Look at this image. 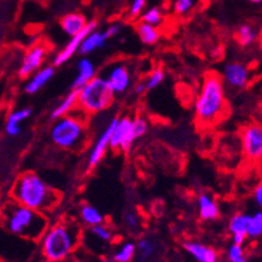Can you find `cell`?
<instances>
[{"instance_id": "18", "label": "cell", "mask_w": 262, "mask_h": 262, "mask_svg": "<svg viewBox=\"0 0 262 262\" xmlns=\"http://www.w3.org/2000/svg\"><path fill=\"white\" fill-rule=\"evenodd\" d=\"M246 225H248V214L235 213L229 220V231L231 234V242L235 245H245L246 242Z\"/></svg>"}, {"instance_id": "11", "label": "cell", "mask_w": 262, "mask_h": 262, "mask_svg": "<svg viewBox=\"0 0 262 262\" xmlns=\"http://www.w3.org/2000/svg\"><path fill=\"white\" fill-rule=\"evenodd\" d=\"M104 80L114 95L126 93L131 86L130 70L127 66L118 63V64L113 66L111 70H108Z\"/></svg>"}, {"instance_id": "30", "label": "cell", "mask_w": 262, "mask_h": 262, "mask_svg": "<svg viewBox=\"0 0 262 262\" xmlns=\"http://www.w3.org/2000/svg\"><path fill=\"white\" fill-rule=\"evenodd\" d=\"M122 221H123L124 228L127 229L128 231H133V233H137L142 226L141 215L134 210L126 211L123 214V220Z\"/></svg>"}, {"instance_id": "10", "label": "cell", "mask_w": 262, "mask_h": 262, "mask_svg": "<svg viewBox=\"0 0 262 262\" xmlns=\"http://www.w3.org/2000/svg\"><path fill=\"white\" fill-rule=\"evenodd\" d=\"M97 27H98V23L95 20L87 21V25L84 26V28H83L82 31L70 39V41L66 45L64 49L56 54L55 59H54V67H60V66H63L64 63L69 62L70 59L73 58L76 52L79 51V47L80 45H82L83 39L86 38L87 35H90L93 31H95Z\"/></svg>"}, {"instance_id": "36", "label": "cell", "mask_w": 262, "mask_h": 262, "mask_svg": "<svg viewBox=\"0 0 262 262\" xmlns=\"http://www.w3.org/2000/svg\"><path fill=\"white\" fill-rule=\"evenodd\" d=\"M146 0H133L130 7V16L137 17L142 14V11L145 10Z\"/></svg>"}, {"instance_id": "13", "label": "cell", "mask_w": 262, "mask_h": 262, "mask_svg": "<svg viewBox=\"0 0 262 262\" xmlns=\"http://www.w3.org/2000/svg\"><path fill=\"white\" fill-rule=\"evenodd\" d=\"M118 122V118H113L108 123H107L106 127L103 128V131L100 133V135L98 137L97 142L94 147L91 148L90 156H89V161H87V165L89 167H95V166L99 165V162L103 159V157L106 156L107 148H108V145H110V138L113 131H114L115 124Z\"/></svg>"}, {"instance_id": "35", "label": "cell", "mask_w": 262, "mask_h": 262, "mask_svg": "<svg viewBox=\"0 0 262 262\" xmlns=\"http://www.w3.org/2000/svg\"><path fill=\"white\" fill-rule=\"evenodd\" d=\"M194 6H195V0H177L174 8L178 15H186L189 11L193 10Z\"/></svg>"}, {"instance_id": "22", "label": "cell", "mask_w": 262, "mask_h": 262, "mask_svg": "<svg viewBox=\"0 0 262 262\" xmlns=\"http://www.w3.org/2000/svg\"><path fill=\"white\" fill-rule=\"evenodd\" d=\"M76 106H78V90H71L67 94V97L52 110L50 118L52 121H56L59 118L71 114Z\"/></svg>"}, {"instance_id": "33", "label": "cell", "mask_w": 262, "mask_h": 262, "mask_svg": "<svg viewBox=\"0 0 262 262\" xmlns=\"http://www.w3.org/2000/svg\"><path fill=\"white\" fill-rule=\"evenodd\" d=\"M131 128H133V134H134L135 141L141 139L145 137L148 130V123L143 117H135L131 121Z\"/></svg>"}, {"instance_id": "26", "label": "cell", "mask_w": 262, "mask_h": 262, "mask_svg": "<svg viewBox=\"0 0 262 262\" xmlns=\"http://www.w3.org/2000/svg\"><path fill=\"white\" fill-rule=\"evenodd\" d=\"M135 253H137L135 242H123L113 254V262H133L135 258Z\"/></svg>"}, {"instance_id": "5", "label": "cell", "mask_w": 262, "mask_h": 262, "mask_svg": "<svg viewBox=\"0 0 262 262\" xmlns=\"http://www.w3.org/2000/svg\"><path fill=\"white\" fill-rule=\"evenodd\" d=\"M50 138L54 145L63 150L78 151L86 146L89 133L84 121L71 113L54 121L50 131Z\"/></svg>"}, {"instance_id": "28", "label": "cell", "mask_w": 262, "mask_h": 262, "mask_svg": "<svg viewBox=\"0 0 262 262\" xmlns=\"http://www.w3.org/2000/svg\"><path fill=\"white\" fill-rule=\"evenodd\" d=\"M90 234L91 237H94V239H97L98 242L104 244V245H108L114 239V231L106 224H100L90 228Z\"/></svg>"}, {"instance_id": "9", "label": "cell", "mask_w": 262, "mask_h": 262, "mask_svg": "<svg viewBox=\"0 0 262 262\" xmlns=\"http://www.w3.org/2000/svg\"><path fill=\"white\" fill-rule=\"evenodd\" d=\"M221 79L233 90H244L250 82V70L244 63L230 62L224 67Z\"/></svg>"}, {"instance_id": "24", "label": "cell", "mask_w": 262, "mask_h": 262, "mask_svg": "<svg viewBox=\"0 0 262 262\" xmlns=\"http://www.w3.org/2000/svg\"><path fill=\"white\" fill-rule=\"evenodd\" d=\"M261 235H262V211L258 210L253 214H248L246 238H248V239H258Z\"/></svg>"}, {"instance_id": "27", "label": "cell", "mask_w": 262, "mask_h": 262, "mask_svg": "<svg viewBox=\"0 0 262 262\" xmlns=\"http://www.w3.org/2000/svg\"><path fill=\"white\" fill-rule=\"evenodd\" d=\"M257 36H258V32L252 25H242L238 28L237 41L242 47L252 46L257 40Z\"/></svg>"}, {"instance_id": "1", "label": "cell", "mask_w": 262, "mask_h": 262, "mask_svg": "<svg viewBox=\"0 0 262 262\" xmlns=\"http://www.w3.org/2000/svg\"><path fill=\"white\" fill-rule=\"evenodd\" d=\"M195 119L201 127H213L226 117L228 102L225 84L217 73H207L202 80L200 94L196 97Z\"/></svg>"}, {"instance_id": "6", "label": "cell", "mask_w": 262, "mask_h": 262, "mask_svg": "<svg viewBox=\"0 0 262 262\" xmlns=\"http://www.w3.org/2000/svg\"><path fill=\"white\" fill-rule=\"evenodd\" d=\"M114 98L104 78L95 76L78 91V107L86 114H99L113 104Z\"/></svg>"}, {"instance_id": "2", "label": "cell", "mask_w": 262, "mask_h": 262, "mask_svg": "<svg viewBox=\"0 0 262 262\" xmlns=\"http://www.w3.org/2000/svg\"><path fill=\"white\" fill-rule=\"evenodd\" d=\"M12 200L21 206L40 211L52 210L59 204L60 195L36 172L21 174L11 190Z\"/></svg>"}, {"instance_id": "20", "label": "cell", "mask_w": 262, "mask_h": 262, "mask_svg": "<svg viewBox=\"0 0 262 262\" xmlns=\"http://www.w3.org/2000/svg\"><path fill=\"white\" fill-rule=\"evenodd\" d=\"M110 38L111 35L108 34L107 30H104V31L102 32L95 30V31H93L90 35H87L86 38L83 39L82 45H80L79 47V54L83 56L90 55L94 51L102 49V47L106 45V41Z\"/></svg>"}, {"instance_id": "23", "label": "cell", "mask_w": 262, "mask_h": 262, "mask_svg": "<svg viewBox=\"0 0 262 262\" xmlns=\"http://www.w3.org/2000/svg\"><path fill=\"white\" fill-rule=\"evenodd\" d=\"M79 218H80V221H82L84 225H87L89 228H93V226H97V225L104 224L103 214L100 213L97 207L89 204H84L80 206Z\"/></svg>"}, {"instance_id": "16", "label": "cell", "mask_w": 262, "mask_h": 262, "mask_svg": "<svg viewBox=\"0 0 262 262\" xmlns=\"http://www.w3.org/2000/svg\"><path fill=\"white\" fill-rule=\"evenodd\" d=\"M76 67H78V74L71 84V90L79 91L83 86H86L87 83L97 76V67L89 58L79 59Z\"/></svg>"}, {"instance_id": "31", "label": "cell", "mask_w": 262, "mask_h": 262, "mask_svg": "<svg viewBox=\"0 0 262 262\" xmlns=\"http://www.w3.org/2000/svg\"><path fill=\"white\" fill-rule=\"evenodd\" d=\"M163 20V12L159 10L158 7H151L148 8L147 11H145L142 14V23H146V25L150 26H159Z\"/></svg>"}, {"instance_id": "39", "label": "cell", "mask_w": 262, "mask_h": 262, "mask_svg": "<svg viewBox=\"0 0 262 262\" xmlns=\"http://www.w3.org/2000/svg\"><path fill=\"white\" fill-rule=\"evenodd\" d=\"M134 91L135 94H138V95H141V94H143L146 91V86H145V82H139L135 84L134 87Z\"/></svg>"}, {"instance_id": "12", "label": "cell", "mask_w": 262, "mask_h": 262, "mask_svg": "<svg viewBox=\"0 0 262 262\" xmlns=\"http://www.w3.org/2000/svg\"><path fill=\"white\" fill-rule=\"evenodd\" d=\"M46 56H47V49L45 46L38 45L31 47L26 52L25 58L21 60V64L19 67V76L26 79V78L34 75L43 66Z\"/></svg>"}, {"instance_id": "14", "label": "cell", "mask_w": 262, "mask_h": 262, "mask_svg": "<svg viewBox=\"0 0 262 262\" xmlns=\"http://www.w3.org/2000/svg\"><path fill=\"white\" fill-rule=\"evenodd\" d=\"M183 250L191 257L195 262H218L220 257H218L217 250L211 246L206 245L204 242L194 241H185L182 244Z\"/></svg>"}, {"instance_id": "38", "label": "cell", "mask_w": 262, "mask_h": 262, "mask_svg": "<svg viewBox=\"0 0 262 262\" xmlns=\"http://www.w3.org/2000/svg\"><path fill=\"white\" fill-rule=\"evenodd\" d=\"M253 198H254L255 205L258 207L262 206V185H257V187L254 189V193H253Z\"/></svg>"}, {"instance_id": "25", "label": "cell", "mask_w": 262, "mask_h": 262, "mask_svg": "<svg viewBox=\"0 0 262 262\" xmlns=\"http://www.w3.org/2000/svg\"><path fill=\"white\" fill-rule=\"evenodd\" d=\"M137 32H138V36L142 43L147 46L156 45L157 41L159 40V38H161L158 28L154 27V26L142 23V21L138 25V27H137Z\"/></svg>"}, {"instance_id": "37", "label": "cell", "mask_w": 262, "mask_h": 262, "mask_svg": "<svg viewBox=\"0 0 262 262\" xmlns=\"http://www.w3.org/2000/svg\"><path fill=\"white\" fill-rule=\"evenodd\" d=\"M6 133L10 137H17L21 133V126L20 124H12V123H6Z\"/></svg>"}, {"instance_id": "40", "label": "cell", "mask_w": 262, "mask_h": 262, "mask_svg": "<svg viewBox=\"0 0 262 262\" xmlns=\"http://www.w3.org/2000/svg\"><path fill=\"white\" fill-rule=\"evenodd\" d=\"M250 2H252V3H261L262 0H250Z\"/></svg>"}, {"instance_id": "15", "label": "cell", "mask_w": 262, "mask_h": 262, "mask_svg": "<svg viewBox=\"0 0 262 262\" xmlns=\"http://www.w3.org/2000/svg\"><path fill=\"white\" fill-rule=\"evenodd\" d=\"M137 253L133 262H161V245L151 237H142L137 244Z\"/></svg>"}, {"instance_id": "4", "label": "cell", "mask_w": 262, "mask_h": 262, "mask_svg": "<svg viewBox=\"0 0 262 262\" xmlns=\"http://www.w3.org/2000/svg\"><path fill=\"white\" fill-rule=\"evenodd\" d=\"M80 229L74 222H58L41 235V253L49 262H60L71 255L79 244Z\"/></svg>"}, {"instance_id": "34", "label": "cell", "mask_w": 262, "mask_h": 262, "mask_svg": "<svg viewBox=\"0 0 262 262\" xmlns=\"http://www.w3.org/2000/svg\"><path fill=\"white\" fill-rule=\"evenodd\" d=\"M32 110L30 107H26V108H19L16 111H12L7 118V123L12 124H20L21 122L27 121L28 118L31 117Z\"/></svg>"}, {"instance_id": "17", "label": "cell", "mask_w": 262, "mask_h": 262, "mask_svg": "<svg viewBox=\"0 0 262 262\" xmlns=\"http://www.w3.org/2000/svg\"><path fill=\"white\" fill-rule=\"evenodd\" d=\"M196 205H198L200 217L204 221H215L220 217V206L211 194L206 191L201 193L196 198Z\"/></svg>"}, {"instance_id": "19", "label": "cell", "mask_w": 262, "mask_h": 262, "mask_svg": "<svg viewBox=\"0 0 262 262\" xmlns=\"http://www.w3.org/2000/svg\"><path fill=\"white\" fill-rule=\"evenodd\" d=\"M54 75H55V67L54 66H47V67L38 70L27 80L25 86V91L27 94H31V95L32 94H36L54 78Z\"/></svg>"}, {"instance_id": "29", "label": "cell", "mask_w": 262, "mask_h": 262, "mask_svg": "<svg viewBox=\"0 0 262 262\" xmlns=\"http://www.w3.org/2000/svg\"><path fill=\"white\" fill-rule=\"evenodd\" d=\"M226 261L228 262H248V255H246L244 245H235L231 244L226 250Z\"/></svg>"}, {"instance_id": "21", "label": "cell", "mask_w": 262, "mask_h": 262, "mask_svg": "<svg viewBox=\"0 0 262 262\" xmlns=\"http://www.w3.org/2000/svg\"><path fill=\"white\" fill-rule=\"evenodd\" d=\"M86 25V17L83 16L82 14H76V12L64 15L60 19V27H62L63 32L67 36H70V38H73L76 34H79Z\"/></svg>"}, {"instance_id": "7", "label": "cell", "mask_w": 262, "mask_h": 262, "mask_svg": "<svg viewBox=\"0 0 262 262\" xmlns=\"http://www.w3.org/2000/svg\"><path fill=\"white\" fill-rule=\"evenodd\" d=\"M242 150L246 158L258 162L262 158V128L259 124H249L242 130Z\"/></svg>"}, {"instance_id": "32", "label": "cell", "mask_w": 262, "mask_h": 262, "mask_svg": "<svg viewBox=\"0 0 262 262\" xmlns=\"http://www.w3.org/2000/svg\"><path fill=\"white\" fill-rule=\"evenodd\" d=\"M165 78H166V74L162 69L152 70L151 73H150V75L143 80L146 86V91L154 90V89L161 86V84L163 83V80H165Z\"/></svg>"}, {"instance_id": "3", "label": "cell", "mask_w": 262, "mask_h": 262, "mask_svg": "<svg viewBox=\"0 0 262 262\" xmlns=\"http://www.w3.org/2000/svg\"><path fill=\"white\" fill-rule=\"evenodd\" d=\"M0 222L10 233L19 237L38 239L49 228V220L40 211L16 204L8 202L0 210Z\"/></svg>"}, {"instance_id": "8", "label": "cell", "mask_w": 262, "mask_h": 262, "mask_svg": "<svg viewBox=\"0 0 262 262\" xmlns=\"http://www.w3.org/2000/svg\"><path fill=\"white\" fill-rule=\"evenodd\" d=\"M131 121H133V118L130 117L118 118L114 131L111 134L108 147H111L113 150H121V151H128L133 147L137 141L133 134Z\"/></svg>"}]
</instances>
